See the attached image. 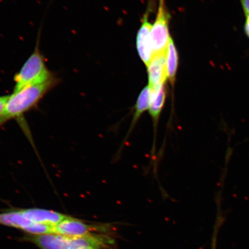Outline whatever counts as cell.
Listing matches in <instances>:
<instances>
[{
	"label": "cell",
	"mask_w": 249,
	"mask_h": 249,
	"mask_svg": "<svg viewBox=\"0 0 249 249\" xmlns=\"http://www.w3.org/2000/svg\"><path fill=\"white\" fill-rule=\"evenodd\" d=\"M60 83L55 76L43 83L27 87L9 95L4 110L0 115V127L8 121L18 119L36 107L41 99Z\"/></svg>",
	"instance_id": "6da1fadb"
},
{
	"label": "cell",
	"mask_w": 249,
	"mask_h": 249,
	"mask_svg": "<svg viewBox=\"0 0 249 249\" xmlns=\"http://www.w3.org/2000/svg\"><path fill=\"white\" fill-rule=\"evenodd\" d=\"M54 76L47 67L44 55L40 51L39 35L33 53L14 76V92L27 87L45 83Z\"/></svg>",
	"instance_id": "7a4b0ae2"
},
{
	"label": "cell",
	"mask_w": 249,
	"mask_h": 249,
	"mask_svg": "<svg viewBox=\"0 0 249 249\" xmlns=\"http://www.w3.org/2000/svg\"><path fill=\"white\" fill-rule=\"evenodd\" d=\"M170 18L164 0H160L157 18L151 31L154 55L166 53L170 37L169 32Z\"/></svg>",
	"instance_id": "3957f363"
},
{
	"label": "cell",
	"mask_w": 249,
	"mask_h": 249,
	"mask_svg": "<svg viewBox=\"0 0 249 249\" xmlns=\"http://www.w3.org/2000/svg\"><path fill=\"white\" fill-rule=\"evenodd\" d=\"M107 225H89L82 220L70 216L54 227V233L68 238H80L94 233V232H107Z\"/></svg>",
	"instance_id": "277c9868"
},
{
	"label": "cell",
	"mask_w": 249,
	"mask_h": 249,
	"mask_svg": "<svg viewBox=\"0 0 249 249\" xmlns=\"http://www.w3.org/2000/svg\"><path fill=\"white\" fill-rule=\"evenodd\" d=\"M18 210L30 222L53 227L58 225L70 216L57 211L42 208H33Z\"/></svg>",
	"instance_id": "5b68a950"
},
{
	"label": "cell",
	"mask_w": 249,
	"mask_h": 249,
	"mask_svg": "<svg viewBox=\"0 0 249 249\" xmlns=\"http://www.w3.org/2000/svg\"><path fill=\"white\" fill-rule=\"evenodd\" d=\"M147 17V14L144 16L136 39L137 49H138L140 57L147 67H148L154 57L151 36L152 26L149 22Z\"/></svg>",
	"instance_id": "8992f818"
},
{
	"label": "cell",
	"mask_w": 249,
	"mask_h": 249,
	"mask_svg": "<svg viewBox=\"0 0 249 249\" xmlns=\"http://www.w3.org/2000/svg\"><path fill=\"white\" fill-rule=\"evenodd\" d=\"M166 53L154 55L148 65V86L152 89L164 85L168 79L166 69Z\"/></svg>",
	"instance_id": "52a82bcc"
},
{
	"label": "cell",
	"mask_w": 249,
	"mask_h": 249,
	"mask_svg": "<svg viewBox=\"0 0 249 249\" xmlns=\"http://www.w3.org/2000/svg\"><path fill=\"white\" fill-rule=\"evenodd\" d=\"M23 240L33 243L40 249H68V237L56 233L31 235L26 233Z\"/></svg>",
	"instance_id": "ba28073f"
},
{
	"label": "cell",
	"mask_w": 249,
	"mask_h": 249,
	"mask_svg": "<svg viewBox=\"0 0 249 249\" xmlns=\"http://www.w3.org/2000/svg\"><path fill=\"white\" fill-rule=\"evenodd\" d=\"M34 223L25 217L18 209L0 213V225L14 227L27 233Z\"/></svg>",
	"instance_id": "9c48e42d"
},
{
	"label": "cell",
	"mask_w": 249,
	"mask_h": 249,
	"mask_svg": "<svg viewBox=\"0 0 249 249\" xmlns=\"http://www.w3.org/2000/svg\"><path fill=\"white\" fill-rule=\"evenodd\" d=\"M164 85L149 88L151 92V103L148 111L153 121L154 126L158 124L166 101V91Z\"/></svg>",
	"instance_id": "30bf717a"
},
{
	"label": "cell",
	"mask_w": 249,
	"mask_h": 249,
	"mask_svg": "<svg viewBox=\"0 0 249 249\" xmlns=\"http://www.w3.org/2000/svg\"><path fill=\"white\" fill-rule=\"evenodd\" d=\"M151 103V92L148 86L144 87L138 96L135 106V112L132 121L131 125L129 128V132H131L138 123L142 115L145 111L148 110Z\"/></svg>",
	"instance_id": "8fae6325"
},
{
	"label": "cell",
	"mask_w": 249,
	"mask_h": 249,
	"mask_svg": "<svg viewBox=\"0 0 249 249\" xmlns=\"http://www.w3.org/2000/svg\"><path fill=\"white\" fill-rule=\"evenodd\" d=\"M167 77L171 85L176 81L177 68L178 65V55L172 38L170 37L166 54Z\"/></svg>",
	"instance_id": "7c38bea8"
},
{
	"label": "cell",
	"mask_w": 249,
	"mask_h": 249,
	"mask_svg": "<svg viewBox=\"0 0 249 249\" xmlns=\"http://www.w3.org/2000/svg\"><path fill=\"white\" fill-rule=\"evenodd\" d=\"M223 223V217L222 216H217L215 224L213 227V236H212L211 249H217V243L218 233L219 230Z\"/></svg>",
	"instance_id": "4fadbf2b"
},
{
	"label": "cell",
	"mask_w": 249,
	"mask_h": 249,
	"mask_svg": "<svg viewBox=\"0 0 249 249\" xmlns=\"http://www.w3.org/2000/svg\"><path fill=\"white\" fill-rule=\"evenodd\" d=\"M245 16L249 15V0H239Z\"/></svg>",
	"instance_id": "5bb4252c"
},
{
	"label": "cell",
	"mask_w": 249,
	"mask_h": 249,
	"mask_svg": "<svg viewBox=\"0 0 249 249\" xmlns=\"http://www.w3.org/2000/svg\"><path fill=\"white\" fill-rule=\"evenodd\" d=\"M244 30L246 36L249 39V15L245 16Z\"/></svg>",
	"instance_id": "9a60e30c"
},
{
	"label": "cell",
	"mask_w": 249,
	"mask_h": 249,
	"mask_svg": "<svg viewBox=\"0 0 249 249\" xmlns=\"http://www.w3.org/2000/svg\"><path fill=\"white\" fill-rule=\"evenodd\" d=\"M68 249H96L90 248H68Z\"/></svg>",
	"instance_id": "2e32d148"
}]
</instances>
